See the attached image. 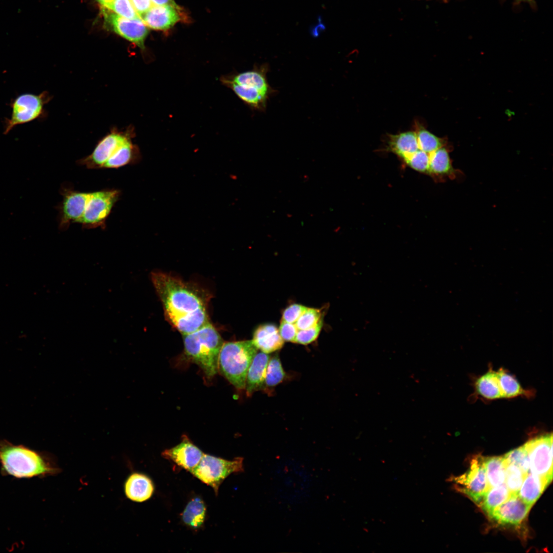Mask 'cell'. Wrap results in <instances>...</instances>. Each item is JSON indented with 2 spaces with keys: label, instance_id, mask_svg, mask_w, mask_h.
Returning a JSON list of instances; mask_svg holds the SVG:
<instances>
[{
  "label": "cell",
  "instance_id": "obj_1",
  "mask_svg": "<svg viewBox=\"0 0 553 553\" xmlns=\"http://www.w3.org/2000/svg\"><path fill=\"white\" fill-rule=\"evenodd\" d=\"M151 280L167 319L183 335L209 323L208 297L203 290L162 272H152Z\"/></svg>",
  "mask_w": 553,
  "mask_h": 553
},
{
  "label": "cell",
  "instance_id": "obj_2",
  "mask_svg": "<svg viewBox=\"0 0 553 553\" xmlns=\"http://www.w3.org/2000/svg\"><path fill=\"white\" fill-rule=\"evenodd\" d=\"M184 354L202 370L206 377H214L218 371L219 353L224 343L216 329L208 323L199 329L183 335Z\"/></svg>",
  "mask_w": 553,
  "mask_h": 553
},
{
  "label": "cell",
  "instance_id": "obj_3",
  "mask_svg": "<svg viewBox=\"0 0 553 553\" xmlns=\"http://www.w3.org/2000/svg\"><path fill=\"white\" fill-rule=\"evenodd\" d=\"M268 65L264 63L224 78L222 82L251 108L260 111L266 107L268 100L275 92L268 82Z\"/></svg>",
  "mask_w": 553,
  "mask_h": 553
},
{
  "label": "cell",
  "instance_id": "obj_4",
  "mask_svg": "<svg viewBox=\"0 0 553 553\" xmlns=\"http://www.w3.org/2000/svg\"><path fill=\"white\" fill-rule=\"evenodd\" d=\"M0 462L8 474L17 478L54 474L58 471L36 452L7 442L0 443Z\"/></svg>",
  "mask_w": 553,
  "mask_h": 553
},
{
  "label": "cell",
  "instance_id": "obj_5",
  "mask_svg": "<svg viewBox=\"0 0 553 553\" xmlns=\"http://www.w3.org/2000/svg\"><path fill=\"white\" fill-rule=\"evenodd\" d=\"M257 350L252 341L224 343L219 355L218 370L235 388L244 389L248 370Z\"/></svg>",
  "mask_w": 553,
  "mask_h": 553
},
{
  "label": "cell",
  "instance_id": "obj_6",
  "mask_svg": "<svg viewBox=\"0 0 553 553\" xmlns=\"http://www.w3.org/2000/svg\"><path fill=\"white\" fill-rule=\"evenodd\" d=\"M243 460L242 457L228 460L203 454L199 463L190 473L212 487L217 495L220 485L228 476L244 471Z\"/></svg>",
  "mask_w": 553,
  "mask_h": 553
},
{
  "label": "cell",
  "instance_id": "obj_7",
  "mask_svg": "<svg viewBox=\"0 0 553 553\" xmlns=\"http://www.w3.org/2000/svg\"><path fill=\"white\" fill-rule=\"evenodd\" d=\"M120 192L115 189H104L90 192L80 224L83 228L105 227V221L119 200Z\"/></svg>",
  "mask_w": 553,
  "mask_h": 553
},
{
  "label": "cell",
  "instance_id": "obj_8",
  "mask_svg": "<svg viewBox=\"0 0 553 553\" xmlns=\"http://www.w3.org/2000/svg\"><path fill=\"white\" fill-rule=\"evenodd\" d=\"M48 98L45 92L38 95L24 93L17 96L10 103L12 113L10 117L5 119L4 134H8L16 125L39 118Z\"/></svg>",
  "mask_w": 553,
  "mask_h": 553
},
{
  "label": "cell",
  "instance_id": "obj_9",
  "mask_svg": "<svg viewBox=\"0 0 553 553\" xmlns=\"http://www.w3.org/2000/svg\"><path fill=\"white\" fill-rule=\"evenodd\" d=\"M455 483V488L478 504L487 491V483L484 465V457L474 456L470 466L462 475L451 479Z\"/></svg>",
  "mask_w": 553,
  "mask_h": 553
},
{
  "label": "cell",
  "instance_id": "obj_10",
  "mask_svg": "<svg viewBox=\"0 0 553 553\" xmlns=\"http://www.w3.org/2000/svg\"><path fill=\"white\" fill-rule=\"evenodd\" d=\"M527 451L530 472L536 475L552 479V435L535 437L524 444Z\"/></svg>",
  "mask_w": 553,
  "mask_h": 553
},
{
  "label": "cell",
  "instance_id": "obj_11",
  "mask_svg": "<svg viewBox=\"0 0 553 553\" xmlns=\"http://www.w3.org/2000/svg\"><path fill=\"white\" fill-rule=\"evenodd\" d=\"M60 194L62 199L57 207L58 225L59 229L65 230L72 223H80L90 192L62 187Z\"/></svg>",
  "mask_w": 553,
  "mask_h": 553
},
{
  "label": "cell",
  "instance_id": "obj_12",
  "mask_svg": "<svg viewBox=\"0 0 553 553\" xmlns=\"http://www.w3.org/2000/svg\"><path fill=\"white\" fill-rule=\"evenodd\" d=\"M131 140L127 133L112 132L99 141L90 155L79 160L77 163L90 169L102 168L109 159Z\"/></svg>",
  "mask_w": 553,
  "mask_h": 553
},
{
  "label": "cell",
  "instance_id": "obj_13",
  "mask_svg": "<svg viewBox=\"0 0 553 553\" xmlns=\"http://www.w3.org/2000/svg\"><path fill=\"white\" fill-rule=\"evenodd\" d=\"M103 12L107 24L113 31L140 48H144V41L148 30L140 17L127 19L107 10Z\"/></svg>",
  "mask_w": 553,
  "mask_h": 553
},
{
  "label": "cell",
  "instance_id": "obj_14",
  "mask_svg": "<svg viewBox=\"0 0 553 553\" xmlns=\"http://www.w3.org/2000/svg\"><path fill=\"white\" fill-rule=\"evenodd\" d=\"M532 505L523 501L518 494L509 497L489 516L501 525H519L527 517Z\"/></svg>",
  "mask_w": 553,
  "mask_h": 553
},
{
  "label": "cell",
  "instance_id": "obj_15",
  "mask_svg": "<svg viewBox=\"0 0 553 553\" xmlns=\"http://www.w3.org/2000/svg\"><path fill=\"white\" fill-rule=\"evenodd\" d=\"M202 451L185 435L177 445L162 453L165 459L171 460L179 466L191 472L199 463L203 455Z\"/></svg>",
  "mask_w": 553,
  "mask_h": 553
},
{
  "label": "cell",
  "instance_id": "obj_16",
  "mask_svg": "<svg viewBox=\"0 0 553 553\" xmlns=\"http://www.w3.org/2000/svg\"><path fill=\"white\" fill-rule=\"evenodd\" d=\"M140 18L147 27L158 30L169 29L181 19L177 5H153Z\"/></svg>",
  "mask_w": 553,
  "mask_h": 553
},
{
  "label": "cell",
  "instance_id": "obj_17",
  "mask_svg": "<svg viewBox=\"0 0 553 553\" xmlns=\"http://www.w3.org/2000/svg\"><path fill=\"white\" fill-rule=\"evenodd\" d=\"M154 490V485L151 478L141 473H132L127 477L124 484L126 497L136 502H142L150 499Z\"/></svg>",
  "mask_w": 553,
  "mask_h": 553
},
{
  "label": "cell",
  "instance_id": "obj_18",
  "mask_svg": "<svg viewBox=\"0 0 553 553\" xmlns=\"http://www.w3.org/2000/svg\"><path fill=\"white\" fill-rule=\"evenodd\" d=\"M455 169L445 146L435 151L431 161L429 176L437 182H442L446 179H454L459 173Z\"/></svg>",
  "mask_w": 553,
  "mask_h": 553
},
{
  "label": "cell",
  "instance_id": "obj_19",
  "mask_svg": "<svg viewBox=\"0 0 553 553\" xmlns=\"http://www.w3.org/2000/svg\"><path fill=\"white\" fill-rule=\"evenodd\" d=\"M252 341L257 349L266 353L278 350L284 345L278 329L272 324L259 326L254 332Z\"/></svg>",
  "mask_w": 553,
  "mask_h": 553
},
{
  "label": "cell",
  "instance_id": "obj_20",
  "mask_svg": "<svg viewBox=\"0 0 553 553\" xmlns=\"http://www.w3.org/2000/svg\"><path fill=\"white\" fill-rule=\"evenodd\" d=\"M269 360V356L262 351L255 355L246 376L245 389L248 396L261 389L264 385Z\"/></svg>",
  "mask_w": 553,
  "mask_h": 553
},
{
  "label": "cell",
  "instance_id": "obj_21",
  "mask_svg": "<svg viewBox=\"0 0 553 553\" xmlns=\"http://www.w3.org/2000/svg\"><path fill=\"white\" fill-rule=\"evenodd\" d=\"M550 482L529 471L524 478L518 495L523 501L533 506Z\"/></svg>",
  "mask_w": 553,
  "mask_h": 553
},
{
  "label": "cell",
  "instance_id": "obj_22",
  "mask_svg": "<svg viewBox=\"0 0 553 553\" xmlns=\"http://www.w3.org/2000/svg\"><path fill=\"white\" fill-rule=\"evenodd\" d=\"M206 507L203 500L199 497L191 499L181 514L183 522L189 528H200L204 523Z\"/></svg>",
  "mask_w": 553,
  "mask_h": 553
},
{
  "label": "cell",
  "instance_id": "obj_23",
  "mask_svg": "<svg viewBox=\"0 0 553 553\" xmlns=\"http://www.w3.org/2000/svg\"><path fill=\"white\" fill-rule=\"evenodd\" d=\"M506 465L503 456L484 457L487 490L505 483Z\"/></svg>",
  "mask_w": 553,
  "mask_h": 553
},
{
  "label": "cell",
  "instance_id": "obj_24",
  "mask_svg": "<svg viewBox=\"0 0 553 553\" xmlns=\"http://www.w3.org/2000/svg\"><path fill=\"white\" fill-rule=\"evenodd\" d=\"M137 147L132 140L123 145L119 150L103 165L102 168H117L129 164H135L139 160Z\"/></svg>",
  "mask_w": 553,
  "mask_h": 553
},
{
  "label": "cell",
  "instance_id": "obj_25",
  "mask_svg": "<svg viewBox=\"0 0 553 553\" xmlns=\"http://www.w3.org/2000/svg\"><path fill=\"white\" fill-rule=\"evenodd\" d=\"M510 495L511 493L504 483L488 489L478 504L489 516L498 506L505 502Z\"/></svg>",
  "mask_w": 553,
  "mask_h": 553
},
{
  "label": "cell",
  "instance_id": "obj_26",
  "mask_svg": "<svg viewBox=\"0 0 553 553\" xmlns=\"http://www.w3.org/2000/svg\"><path fill=\"white\" fill-rule=\"evenodd\" d=\"M502 398H511L520 395L529 396L532 392L522 388L516 379L503 369L496 372Z\"/></svg>",
  "mask_w": 553,
  "mask_h": 553
},
{
  "label": "cell",
  "instance_id": "obj_27",
  "mask_svg": "<svg viewBox=\"0 0 553 553\" xmlns=\"http://www.w3.org/2000/svg\"><path fill=\"white\" fill-rule=\"evenodd\" d=\"M475 386L478 393L487 399L502 398L496 372L492 370L480 376Z\"/></svg>",
  "mask_w": 553,
  "mask_h": 553
},
{
  "label": "cell",
  "instance_id": "obj_28",
  "mask_svg": "<svg viewBox=\"0 0 553 553\" xmlns=\"http://www.w3.org/2000/svg\"><path fill=\"white\" fill-rule=\"evenodd\" d=\"M415 133L418 147L426 153L431 154L438 148L445 146L444 140L422 127L417 126Z\"/></svg>",
  "mask_w": 553,
  "mask_h": 553
},
{
  "label": "cell",
  "instance_id": "obj_29",
  "mask_svg": "<svg viewBox=\"0 0 553 553\" xmlns=\"http://www.w3.org/2000/svg\"><path fill=\"white\" fill-rule=\"evenodd\" d=\"M526 475L517 465L506 463L505 484L511 494H518Z\"/></svg>",
  "mask_w": 553,
  "mask_h": 553
},
{
  "label": "cell",
  "instance_id": "obj_30",
  "mask_svg": "<svg viewBox=\"0 0 553 553\" xmlns=\"http://www.w3.org/2000/svg\"><path fill=\"white\" fill-rule=\"evenodd\" d=\"M285 375L280 358L275 356L268 362L265 382L268 387H274L282 381Z\"/></svg>",
  "mask_w": 553,
  "mask_h": 553
},
{
  "label": "cell",
  "instance_id": "obj_31",
  "mask_svg": "<svg viewBox=\"0 0 553 553\" xmlns=\"http://www.w3.org/2000/svg\"><path fill=\"white\" fill-rule=\"evenodd\" d=\"M503 457L506 463L517 465L525 474L529 472L528 456L524 445L510 451Z\"/></svg>",
  "mask_w": 553,
  "mask_h": 553
},
{
  "label": "cell",
  "instance_id": "obj_32",
  "mask_svg": "<svg viewBox=\"0 0 553 553\" xmlns=\"http://www.w3.org/2000/svg\"><path fill=\"white\" fill-rule=\"evenodd\" d=\"M105 8L125 18L135 19L140 17L131 0H113Z\"/></svg>",
  "mask_w": 553,
  "mask_h": 553
},
{
  "label": "cell",
  "instance_id": "obj_33",
  "mask_svg": "<svg viewBox=\"0 0 553 553\" xmlns=\"http://www.w3.org/2000/svg\"><path fill=\"white\" fill-rule=\"evenodd\" d=\"M323 315L320 309L308 308L295 323L298 330H304L315 326L322 318Z\"/></svg>",
  "mask_w": 553,
  "mask_h": 553
},
{
  "label": "cell",
  "instance_id": "obj_34",
  "mask_svg": "<svg viewBox=\"0 0 553 553\" xmlns=\"http://www.w3.org/2000/svg\"><path fill=\"white\" fill-rule=\"evenodd\" d=\"M323 326L322 318L315 326L304 330H298L294 343L303 345L309 344L318 337Z\"/></svg>",
  "mask_w": 553,
  "mask_h": 553
},
{
  "label": "cell",
  "instance_id": "obj_35",
  "mask_svg": "<svg viewBox=\"0 0 553 553\" xmlns=\"http://www.w3.org/2000/svg\"><path fill=\"white\" fill-rule=\"evenodd\" d=\"M307 308V307L300 304H291L284 310L282 321L289 323H295Z\"/></svg>",
  "mask_w": 553,
  "mask_h": 553
},
{
  "label": "cell",
  "instance_id": "obj_36",
  "mask_svg": "<svg viewBox=\"0 0 553 553\" xmlns=\"http://www.w3.org/2000/svg\"><path fill=\"white\" fill-rule=\"evenodd\" d=\"M297 330L295 324L282 321L279 331L284 341L294 343Z\"/></svg>",
  "mask_w": 553,
  "mask_h": 553
},
{
  "label": "cell",
  "instance_id": "obj_37",
  "mask_svg": "<svg viewBox=\"0 0 553 553\" xmlns=\"http://www.w3.org/2000/svg\"><path fill=\"white\" fill-rule=\"evenodd\" d=\"M131 1L140 17L154 5L151 0H131Z\"/></svg>",
  "mask_w": 553,
  "mask_h": 553
},
{
  "label": "cell",
  "instance_id": "obj_38",
  "mask_svg": "<svg viewBox=\"0 0 553 553\" xmlns=\"http://www.w3.org/2000/svg\"><path fill=\"white\" fill-rule=\"evenodd\" d=\"M326 29V26L322 22L321 16L318 17L317 22L310 29V33L312 36L317 37Z\"/></svg>",
  "mask_w": 553,
  "mask_h": 553
},
{
  "label": "cell",
  "instance_id": "obj_39",
  "mask_svg": "<svg viewBox=\"0 0 553 553\" xmlns=\"http://www.w3.org/2000/svg\"><path fill=\"white\" fill-rule=\"evenodd\" d=\"M151 1L155 6L177 5L174 0H151Z\"/></svg>",
  "mask_w": 553,
  "mask_h": 553
},
{
  "label": "cell",
  "instance_id": "obj_40",
  "mask_svg": "<svg viewBox=\"0 0 553 553\" xmlns=\"http://www.w3.org/2000/svg\"><path fill=\"white\" fill-rule=\"evenodd\" d=\"M104 8H105L113 0H97Z\"/></svg>",
  "mask_w": 553,
  "mask_h": 553
},
{
  "label": "cell",
  "instance_id": "obj_41",
  "mask_svg": "<svg viewBox=\"0 0 553 553\" xmlns=\"http://www.w3.org/2000/svg\"><path fill=\"white\" fill-rule=\"evenodd\" d=\"M516 1H519V2H529V3H531V4H533V2H534V0H516Z\"/></svg>",
  "mask_w": 553,
  "mask_h": 553
}]
</instances>
